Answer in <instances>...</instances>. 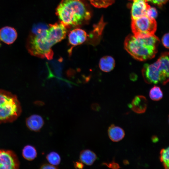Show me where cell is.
<instances>
[{
	"mask_svg": "<svg viewBox=\"0 0 169 169\" xmlns=\"http://www.w3.org/2000/svg\"><path fill=\"white\" fill-rule=\"evenodd\" d=\"M131 20V29L135 37L144 38L154 35L157 28L155 19L145 15Z\"/></svg>",
	"mask_w": 169,
	"mask_h": 169,
	"instance_id": "6",
	"label": "cell"
},
{
	"mask_svg": "<svg viewBox=\"0 0 169 169\" xmlns=\"http://www.w3.org/2000/svg\"><path fill=\"white\" fill-rule=\"evenodd\" d=\"M56 14L68 28L81 24L91 17L83 0H62L56 8Z\"/></svg>",
	"mask_w": 169,
	"mask_h": 169,
	"instance_id": "2",
	"label": "cell"
},
{
	"mask_svg": "<svg viewBox=\"0 0 169 169\" xmlns=\"http://www.w3.org/2000/svg\"><path fill=\"white\" fill-rule=\"evenodd\" d=\"M21 111L17 97L11 92L0 90V123L13 121Z\"/></svg>",
	"mask_w": 169,
	"mask_h": 169,
	"instance_id": "5",
	"label": "cell"
},
{
	"mask_svg": "<svg viewBox=\"0 0 169 169\" xmlns=\"http://www.w3.org/2000/svg\"><path fill=\"white\" fill-rule=\"evenodd\" d=\"M94 7L98 8H106L113 4L116 0H88Z\"/></svg>",
	"mask_w": 169,
	"mask_h": 169,
	"instance_id": "19",
	"label": "cell"
},
{
	"mask_svg": "<svg viewBox=\"0 0 169 169\" xmlns=\"http://www.w3.org/2000/svg\"><path fill=\"white\" fill-rule=\"evenodd\" d=\"M102 164L109 168L113 169H117L120 168L119 164L114 161L109 163L104 162Z\"/></svg>",
	"mask_w": 169,
	"mask_h": 169,
	"instance_id": "22",
	"label": "cell"
},
{
	"mask_svg": "<svg viewBox=\"0 0 169 169\" xmlns=\"http://www.w3.org/2000/svg\"><path fill=\"white\" fill-rule=\"evenodd\" d=\"M169 147L162 149L160 151V160L162 162L163 166L165 169H169Z\"/></svg>",
	"mask_w": 169,
	"mask_h": 169,
	"instance_id": "18",
	"label": "cell"
},
{
	"mask_svg": "<svg viewBox=\"0 0 169 169\" xmlns=\"http://www.w3.org/2000/svg\"><path fill=\"white\" fill-rule=\"evenodd\" d=\"M141 71L144 79L147 83L166 84L169 81L168 52L162 53L153 64H144Z\"/></svg>",
	"mask_w": 169,
	"mask_h": 169,
	"instance_id": "4",
	"label": "cell"
},
{
	"mask_svg": "<svg viewBox=\"0 0 169 169\" xmlns=\"http://www.w3.org/2000/svg\"><path fill=\"white\" fill-rule=\"evenodd\" d=\"M97 159V156L95 153L90 150H84L80 153V161L87 165H92Z\"/></svg>",
	"mask_w": 169,
	"mask_h": 169,
	"instance_id": "15",
	"label": "cell"
},
{
	"mask_svg": "<svg viewBox=\"0 0 169 169\" xmlns=\"http://www.w3.org/2000/svg\"><path fill=\"white\" fill-rule=\"evenodd\" d=\"M26 125L30 130L34 131H38L44 124L43 118L37 114L33 115L26 120Z\"/></svg>",
	"mask_w": 169,
	"mask_h": 169,
	"instance_id": "12",
	"label": "cell"
},
{
	"mask_svg": "<svg viewBox=\"0 0 169 169\" xmlns=\"http://www.w3.org/2000/svg\"><path fill=\"white\" fill-rule=\"evenodd\" d=\"M163 46L166 48H169V33H166L163 36L161 39Z\"/></svg>",
	"mask_w": 169,
	"mask_h": 169,
	"instance_id": "23",
	"label": "cell"
},
{
	"mask_svg": "<svg viewBox=\"0 0 169 169\" xmlns=\"http://www.w3.org/2000/svg\"><path fill=\"white\" fill-rule=\"evenodd\" d=\"M159 42V38L155 35L146 38H138L130 34L125 40L124 47L134 59L144 61L155 57Z\"/></svg>",
	"mask_w": 169,
	"mask_h": 169,
	"instance_id": "3",
	"label": "cell"
},
{
	"mask_svg": "<svg viewBox=\"0 0 169 169\" xmlns=\"http://www.w3.org/2000/svg\"><path fill=\"white\" fill-rule=\"evenodd\" d=\"M136 77H137L136 75V74H131L130 76L131 79L132 80H134L135 79V80L136 79Z\"/></svg>",
	"mask_w": 169,
	"mask_h": 169,
	"instance_id": "28",
	"label": "cell"
},
{
	"mask_svg": "<svg viewBox=\"0 0 169 169\" xmlns=\"http://www.w3.org/2000/svg\"><path fill=\"white\" fill-rule=\"evenodd\" d=\"M131 5V19L146 15L151 7L146 0H133Z\"/></svg>",
	"mask_w": 169,
	"mask_h": 169,
	"instance_id": "9",
	"label": "cell"
},
{
	"mask_svg": "<svg viewBox=\"0 0 169 169\" xmlns=\"http://www.w3.org/2000/svg\"><path fill=\"white\" fill-rule=\"evenodd\" d=\"M22 155L24 158L28 161H32L36 158L37 152L33 146L28 145L25 146L22 151Z\"/></svg>",
	"mask_w": 169,
	"mask_h": 169,
	"instance_id": "16",
	"label": "cell"
},
{
	"mask_svg": "<svg viewBox=\"0 0 169 169\" xmlns=\"http://www.w3.org/2000/svg\"><path fill=\"white\" fill-rule=\"evenodd\" d=\"M108 133L110 139L113 141L118 142L122 140L125 136V132L121 127L111 125L108 130Z\"/></svg>",
	"mask_w": 169,
	"mask_h": 169,
	"instance_id": "13",
	"label": "cell"
},
{
	"mask_svg": "<svg viewBox=\"0 0 169 169\" xmlns=\"http://www.w3.org/2000/svg\"><path fill=\"white\" fill-rule=\"evenodd\" d=\"M17 37V32L13 27L5 26L0 29V40L5 44H13Z\"/></svg>",
	"mask_w": 169,
	"mask_h": 169,
	"instance_id": "10",
	"label": "cell"
},
{
	"mask_svg": "<svg viewBox=\"0 0 169 169\" xmlns=\"http://www.w3.org/2000/svg\"><path fill=\"white\" fill-rule=\"evenodd\" d=\"M19 166L18 159L13 151L0 150V169H17Z\"/></svg>",
	"mask_w": 169,
	"mask_h": 169,
	"instance_id": "7",
	"label": "cell"
},
{
	"mask_svg": "<svg viewBox=\"0 0 169 169\" xmlns=\"http://www.w3.org/2000/svg\"><path fill=\"white\" fill-rule=\"evenodd\" d=\"M147 2H151L158 6H161L165 4L168 0H146Z\"/></svg>",
	"mask_w": 169,
	"mask_h": 169,
	"instance_id": "24",
	"label": "cell"
},
{
	"mask_svg": "<svg viewBox=\"0 0 169 169\" xmlns=\"http://www.w3.org/2000/svg\"><path fill=\"white\" fill-rule=\"evenodd\" d=\"M147 104L148 101L146 97L138 95L134 97L129 106L135 112L142 114L146 111Z\"/></svg>",
	"mask_w": 169,
	"mask_h": 169,
	"instance_id": "11",
	"label": "cell"
},
{
	"mask_svg": "<svg viewBox=\"0 0 169 169\" xmlns=\"http://www.w3.org/2000/svg\"><path fill=\"white\" fill-rule=\"evenodd\" d=\"M124 163L125 164H128V161H127L126 160L124 161Z\"/></svg>",
	"mask_w": 169,
	"mask_h": 169,
	"instance_id": "29",
	"label": "cell"
},
{
	"mask_svg": "<svg viewBox=\"0 0 169 169\" xmlns=\"http://www.w3.org/2000/svg\"><path fill=\"white\" fill-rule=\"evenodd\" d=\"M67 30L65 26L59 22L49 24L47 28L32 31L27 40L28 51L34 56L52 59L54 53L52 47L65 38Z\"/></svg>",
	"mask_w": 169,
	"mask_h": 169,
	"instance_id": "1",
	"label": "cell"
},
{
	"mask_svg": "<svg viewBox=\"0 0 169 169\" xmlns=\"http://www.w3.org/2000/svg\"><path fill=\"white\" fill-rule=\"evenodd\" d=\"M40 168L42 169H57L58 168V167L51 164L45 163L42 165L40 166Z\"/></svg>",
	"mask_w": 169,
	"mask_h": 169,
	"instance_id": "25",
	"label": "cell"
},
{
	"mask_svg": "<svg viewBox=\"0 0 169 169\" xmlns=\"http://www.w3.org/2000/svg\"><path fill=\"white\" fill-rule=\"evenodd\" d=\"M129 0V1H133V0Z\"/></svg>",
	"mask_w": 169,
	"mask_h": 169,
	"instance_id": "30",
	"label": "cell"
},
{
	"mask_svg": "<svg viewBox=\"0 0 169 169\" xmlns=\"http://www.w3.org/2000/svg\"><path fill=\"white\" fill-rule=\"evenodd\" d=\"M74 166L76 169H82L84 165L81 161H76L74 162Z\"/></svg>",
	"mask_w": 169,
	"mask_h": 169,
	"instance_id": "26",
	"label": "cell"
},
{
	"mask_svg": "<svg viewBox=\"0 0 169 169\" xmlns=\"http://www.w3.org/2000/svg\"><path fill=\"white\" fill-rule=\"evenodd\" d=\"M87 38L86 32L83 29L77 28L71 31L68 35L69 43L71 46L69 50V54L71 53L72 50L74 47L84 43Z\"/></svg>",
	"mask_w": 169,
	"mask_h": 169,
	"instance_id": "8",
	"label": "cell"
},
{
	"mask_svg": "<svg viewBox=\"0 0 169 169\" xmlns=\"http://www.w3.org/2000/svg\"><path fill=\"white\" fill-rule=\"evenodd\" d=\"M115 66V60L111 56H103L100 60L99 67L103 72H108L111 71L114 69Z\"/></svg>",
	"mask_w": 169,
	"mask_h": 169,
	"instance_id": "14",
	"label": "cell"
},
{
	"mask_svg": "<svg viewBox=\"0 0 169 169\" xmlns=\"http://www.w3.org/2000/svg\"><path fill=\"white\" fill-rule=\"evenodd\" d=\"M149 96L152 100L158 101L162 98L163 94L159 87L154 85L150 91Z\"/></svg>",
	"mask_w": 169,
	"mask_h": 169,
	"instance_id": "17",
	"label": "cell"
},
{
	"mask_svg": "<svg viewBox=\"0 0 169 169\" xmlns=\"http://www.w3.org/2000/svg\"><path fill=\"white\" fill-rule=\"evenodd\" d=\"M146 15L150 18L155 19L157 16V12L155 8L150 7L146 11Z\"/></svg>",
	"mask_w": 169,
	"mask_h": 169,
	"instance_id": "21",
	"label": "cell"
},
{
	"mask_svg": "<svg viewBox=\"0 0 169 169\" xmlns=\"http://www.w3.org/2000/svg\"><path fill=\"white\" fill-rule=\"evenodd\" d=\"M152 140L154 142H156L158 141V139L157 136H154L152 137Z\"/></svg>",
	"mask_w": 169,
	"mask_h": 169,
	"instance_id": "27",
	"label": "cell"
},
{
	"mask_svg": "<svg viewBox=\"0 0 169 169\" xmlns=\"http://www.w3.org/2000/svg\"><path fill=\"white\" fill-rule=\"evenodd\" d=\"M46 158L50 164L55 166L59 165L61 162L60 155L55 151L50 152L47 155Z\"/></svg>",
	"mask_w": 169,
	"mask_h": 169,
	"instance_id": "20",
	"label": "cell"
}]
</instances>
